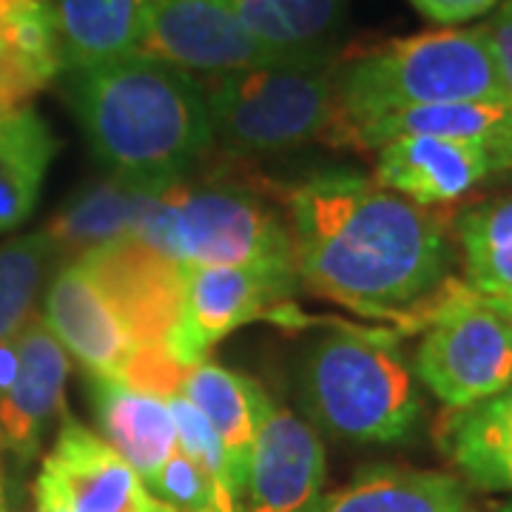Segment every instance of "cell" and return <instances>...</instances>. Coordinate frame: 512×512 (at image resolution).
Listing matches in <instances>:
<instances>
[{
  "label": "cell",
  "instance_id": "cell-1",
  "mask_svg": "<svg viewBox=\"0 0 512 512\" xmlns=\"http://www.w3.org/2000/svg\"><path fill=\"white\" fill-rule=\"evenodd\" d=\"M288 231L299 282L362 316L413 325L450 282L447 220L350 168L293 185Z\"/></svg>",
  "mask_w": 512,
  "mask_h": 512
},
{
  "label": "cell",
  "instance_id": "cell-2",
  "mask_svg": "<svg viewBox=\"0 0 512 512\" xmlns=\"http://www.w3.org/2000/svg\"><path fill=\"white\" fill-rule=\"evenodd\" d=\"M69 94L86 143L117 180L168 188L214 143L200 80L143 52L72 69Z\"/></svg>",
  "mask_w": 512,
  "mask_h": 512
},
{
  "label": "cell",
  "instance_id": "cell-3",
  "mask_svg": "<svg viewBox=\"0 0 512 512\" xmlns=\"http://www.w3.org/2000/svg\"><path fill=\"white\" fill-rule=\"evenodd\" d=\"M507 100L495 72L484 23L393 37L339 57L336 111L328 140L348 128L416 106Z\"/></svg>",
  "mask_w": 512,
  "mask_h": 512
},
{
  "label": "cell",
  "instance_id": "cell-4",
  "mask_svg": "<svg viewBox=\"0 0 512 512\" xmlns=\"http://www.w3.org/2000/svg\"><path fill=\"white\" fill-rule=\"evenodd\" d=\"M299 396L313 427L359 444L404 441L424 413L413 365L393 330L336 325L302 359Z\"/></svg>",
  "mask_w": 512,
  "mask_h": 512
},
{
  "label": "cell",
  "instance_id": "cell-5",
  "mask_svg": "<svg viewBox=\"0 0 512 512\" xmlns=\"http://www.w3.org/2000/svg\"><path fill=\"white\" fill-rule=\"evenodd\" d=\"M330 46L200 80L214 140L239 154H274L325 140L336 111Z\"/></svg>",
  "mask_w": 512,
  "mask_h": 512
},
{
  "label": "cell",
  "instance_id": "cell-6",
  "mask_svg": "<svg viewBox=\"0 0 512 512\" xmlns=\"http://www.w3.org/2000/svg\"><path fill=\"white\" fill-rule=\"evenodd\" d=\"M131 239L177 265H234L299 279L288 225L234 180L168 185Z\"/></svg>",
  "mask_w": 512,
  "mask_h": 512
},
{
  "label": "cell",
  "instance_id": "cell-7",
  "mask_svg": "<svg viewBox=\"0 0 512 512\" xmlns=\"http://www.w3.org/2000/svg\"><path fill=\"white\" fill-rule=\"evenodd\" d=\"M421 328L413 373L447 410L512 387V313L507 299L447 282L413 319Z\"/></svg>",
  "mask_w": 512,
  "mask_h": 512
},
{
  "label": "cell",
  "instance_id": "cell-8",
  "mask_svg": "<svg viewBox=\"0 0 512 512\" xmlns=\"http://www.w3.org/2000/svg\"><path fill=\"white\" fill-rule=\"evenodd\" d=\"M35 512H177L86 424L63 416L35 478Z\"/></svg>",
  "mask_w": 512,
  "mask_h": 512
},
{
  "label": "cell",
  "instance_id": "cell-9",
  "mask_svg": "<svg viewBox=\"0 0 512 512\" xmlns=\"http://www.w3.org/2000/svg\"><path fill=\"white\" fill-rule=\"evenodd\" d=\"M299 279L234 265H185L177 319L165 336L174 362L188 370L208 359L228 333L291 299Z\"/></svg>",
  "mask_w": 512,
  "mask_h": 512
},
{
  "label": "cell",
  "instance_id": "cell-10",
  "mask_svg": "<svg viewBox=\"0 0 512 512\" xmlns=\"http://www.w3.org/2000/svg\"><path fill=\"white\" fill-rule=\"evenodd\" d=\"M140 52L205 77L285 57L245 29L231 0H148Z\"/></svg>",
  "mask_w": 512,
  "mask_h": 512
},
{
  "label": "cell",
  "instance_id": "cell-11",
  "mask_svg": "<svg viewBox=\"0 0 512 512\" xmlns=\"http://www.w3.org/2000/svg\"><path fill=\"white\" fill-rule=\"evenodd\" d=\"M504 171H512L510 146L453 137H402L376 148L373 180L421 208H447Z\"/></svg>",
  "mask_w": 512,
  "mask_h": 512
},
{
  "label": "cell",
  "instance_id": "cell-12",
  "mask_svg": "<svg viewBox=\"0 0 512 512\" xmlns=\"http://www.w3.org/2000/svg\"><path fill=\"white\" fill-rule=\"evenodd\" d=\"M325 484V447L311 421L288 407H271L259 421L248 478L245 512H319Z\"/></svg>",
  "mask_w": 512,
  "mask_h": 512
},
{
  "label": "cell",
  "instance_id": "cell-13",
  "mask_svg": "<svg viewBox=\"0 0 512 512\" xmlns=\"http://www.w3.org/2000/svg\"><path fill=\"white\" fill-rule=\"evenodd\" d=\"M40 322L94 376L120 379L137 342L80 256L66 259L46 293Z\"/></svg>",
  "mask_w": 512,
  "mask_h": 512
},
{
  "label": "cell",
  "instance_id": "cell-14",
  "mask_svg": "<svg viewBox=\"0 0 512 512\" xmlns=\"http://www.w3.org/2000/svg\"><path fill=\"white\" fill-rule=\"evenodd\" d=\"M111 305L123 316L137 348L165 345L180 311L183 265L165 259L137 239H117L80 254Z\"/></svg>",
  "mask_w": 512,
  "mask_h": 512
},
{
  "label": "cell",
  "instance_id": "cell-15",
  "mask_svg": "<svg viewBox=\"0 0 512 512\" xmlns=\"http://www.w3.org/2000/svg\"><path fill=\"white\" fill-rule=\"evenodd\" d=\"M18 350V376L0 396V441L18 461H32L66 407L72 356L37 316L18 330Z\"/></svg>",
  "mask_w": 512,
  "mask_h": 512
},
{
  "label": "cell",
  "instance_id": "cell-16",
  "mask_svg": "<svg viewBox=\"0 0 512 512\" xmlns=\"http://www.w3.org/2000/svg\"><path fill=\"white\" fill-rule=\"evenodd\" d=\"M89 399L100 439L111 444L148 487L168 458L180 450L174 416L160 396L143 393L123 379L89 373Z\"/></svg>",
  "mask_w": 512,
  "mask_h": 512
},
{
  "label": "cell",
  "instance_id": "cell-17",
  "mask_svg": "<svg viewBox=\"0 0 512 512\" xmlns=\"http://www.w3.org/2000/svg\"><path fill=\"white\" fill-rule=\"evenodd\" d=\"M180 393L200 410L205 421L211 424V430L217 433L225 461H228L231 484L242 498L256 430L265 410L271 407L268 393L254 379L217 365L211 359L188 367Z\"/></svg>",
  "mask_w": 512,
  "mask_h": 512
},
{
  "label": "cell",
  "instance_id": "cell-18",
  "mask_svg": "<svg viewBox=\"0 0 512 512\" xmlns=\"http://www.w3.org/2000/svg\"><path fill=\"white\" fill-rule=\"evenodd\" d=\"M402 137H453L512 148V106L507 100H461L393 111L348 128L333 146L376 151Z\"/></svg>",
  "mask_w": 512,
  "mask_h": 512
},
{
  "label": "cell",
  "instance_id": "cell-19",
  "mask_svg": "<svg viewBox=\"0 0 512 512\" xmlns=\"http://www.w3.org/2000/svg\"><path fill=\"white\" fill-rule=\"evenodd\" d=\"M436 441L467 484L487 493H512V387L447 410Z\"/></svg>",
  "mask_w": 512,
  "mask_h": 512
},
{
  "label": "cell",
  "instance_id": "cell-20",
  "mask_svg": "<svg viewBox=\"0 0 512 512\" xmlns=\"http://www.w3.org/2000/svg\"><path fill=\"white\" fill-rule=\"evenodd\" d=\"M163 191L117 177L94 183L66 202L43 234L52 242L55 256L63 254L69 259L117 239H131Z\"/></svg>",
  "mask_w": 512,
  "mask_h": 512
},
{
  "label": "cell",
  "instance_id": "cell-21",
  "mask_svg": "<svg viewBox=\"0 0 512 512\" xmlns=\"http://www.w3.org/2000/svg\"><path fill=\"white\" fill-rule=\"evenodd\" d=\"M319 512H476L467 484L436 470L367 467L322 501Z\"/></svg>",
  "mask_w": 512,
  "mask_h": 512
},
{
  "label": "cell",
  "instance_id": "cell-22",
  "mask_svg": "<svg viewBox=\"0 0 512 512\" xmlns=\"http://www.w3.org/2000/svg\"><path fill=\"white\" fill-rule=\"evenodd\" d=\"M148 0H52L63 69L140 52Z\"/></svg>",
  "mask_w": 512,
  "mask_h": 512
},
{
  "label": "cell",
  "instance_id": "cell-23",
  "mask_svg": "<svg viewBox=\"0 0 512 512\" xmlns=\"http://www.w3.org/2000/svg\"><path fill=\"white\" fill-rule=\"evenodd\" d=\"M57 143L35 109L0 114V234L35 211Z\"/></svg>",
  "mask_w": 512,
  "mask_h": 512
},
{
  "label": "cell",
  "instance_id": "cell-24",
  "mask_svg": "<svg viewBox=\"0 0 512 512\" xmlns=\"http://www.w3.org/2000/svg\"><path fill=\"white\" fill-rule=\"evenodd\" d=\"M464 285L512 302V194L470 205L453 220Z\"/></svg>",
  "mask_w": 512,
  "mask_h": 512
},
{
  "label": "cell",
  "instance_id": "cell-25",
  "mask_svg": "<svg viewBox=\"0 0 512 512\" xmlns=\"http://www.w3.org/2000/svg\"><path fill=\"white\" fill-rule=\"evenodd\" d=\"M231 6L262 46L293 55L328 46L348 0H231Z\"/></svg>",
  "mask_w": 512,
  "mask_h": 512
},
{
  "label": "cell",
  "instance_id": "cell-26",
  "mask_svg": "<svg viewBox=\"0 0 512 512\" xmlns=\"http://www.w3.org/2000/svg\"><path fill=\"white\" fill-rule=\"evenodd\" d=\"M55 248L43 231L0 245V339L15 336L35 311V299Z\"/></svg>",
  "mask_w": 512,
  "mask_h": 512
},
{
  "label": "cell",
  "instance_id": "cell-27",
  "mask_svg": "<svg viewBox=\"0 0 512 512\" xmlns=\"http://www.w3.org/2000/svg\"><path fill=\"white\" fill-rule=\"evenodd\" d=\"M433 29H458L493 15L501 0H407Z\"/></svg>",
  "mask_w": 512,
  "mask_h": 512
},
{
  "label": "cell",
  "instance_id": "cell-28",
  "mask_svg": "<svg viewBox=\"0 0 512 512\" xmlns=\"http://www.w3.org/2000/svg\"><path fill=\"white\" fill-rule=\"evenodd\" d=\"M484 32H487V43L493 52L495 72L501 80L504 97L512 106V0H501L493 15H487Z\"/></svg>",
  "mask_w": 512,
  "mask_h": 512
},
{
  "label": "cell",
  "instance_id": "cell-29",
  "mask_svg": "<svg viewBox=\"0 0 512 512\" xmlns=\"http://www.w3.org/2000/svg\"><path fill=\"white\" fill-rule=\"evenodd\" d=\"M20 350H18V333L15 336H3L0 339V396L12 387L18 376Z\"/></svg>",
  "mask_w": 512,
  "mask_h": 512
},
{
  "label": "cell",
  "instance_id": "cell-30",
  "mask_svg": "<svg viewBox=\"0 0 512 512\" xmlns=\"http://www.w3.org/2000/svg\"><path fill=\"white\" fill-rule=\"evenodd\" d=\"M52 0H0V20L20 15L26 9H37V6H49Z\"/></svg>",
  "mask_w": 512,
  "mask_h": 512
},
{
  "label": "cell",
  "instance_id": "cell-31",
  "mask_svg": "<svg viewBox=\"0 0 512 512\" xmlns=\"http://www.w3.org/2000/svg\"><path fill=\"white\" fill-rule=\"evenodd\" d=\"M9 46V35H6V20H0V52Z\"/></svg>",
  "mask_w": 512,
  "mask_h": 512
},
{
  "label": "cell",
  "instance_id": "cell-32",
  "mask_svg": "<svg viewBox=\"0 0 512 512\" xmlns=\"http://www.w3.org/2000/svg\"><path fill=\"white\" fill-rule=\"evenodd\" d=\"M498 512H512V504H507V507H501V510Z\"/></svg>",
  "mask_w": 512,
  "mask_h": 512
},
{
  "label": "cell",
  "instance_id": "cell-33",
  "mask_svg": "<svg viewBox=\"0 0 512 512\" xmlns=\"http://www.w3.org/2000/svg\"><path fill=\"white\" fill-rule=\"evenodd\" d=\"M0 453H3V441H0ZM0 495H3V484H0Z\"/></svg>",
  "mask_w": 512,
  "mask_h": 512
},
{
  "label": "cell",
  "instance_id": "cell-34",
  "mask_svg": "<svg viewBox=\"0 0 512 512\" xmlns=\"http://www.w3.org/2000/svg\"><path fill=\"white\" fill-rule=\"evenodd\" d=\"M510 313H512V302H510Z\"/></svg>",
  "mask_w": 512,
  "mask_h": 512
}]
</instances>
